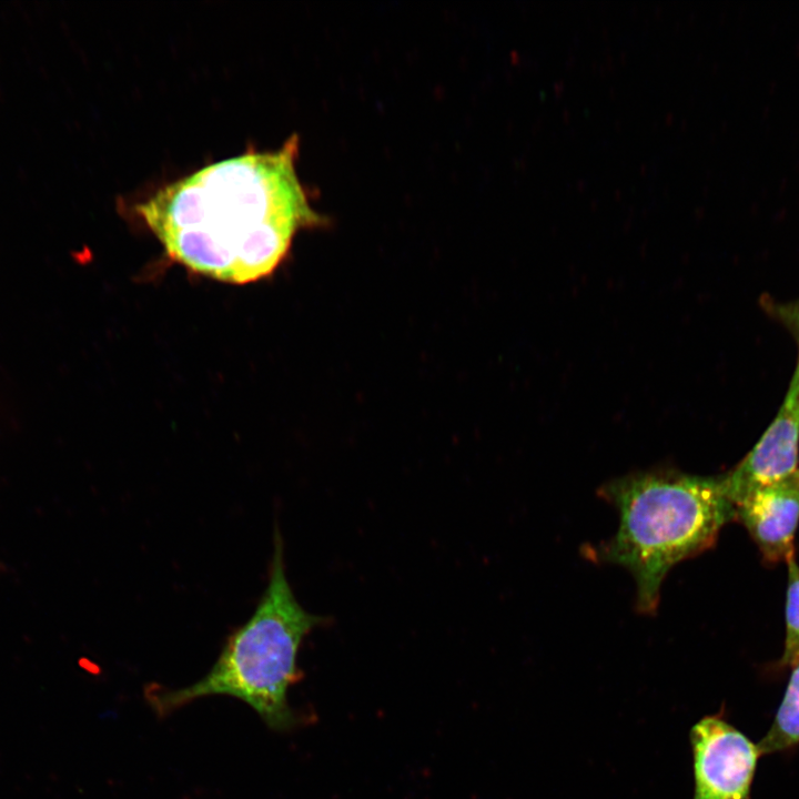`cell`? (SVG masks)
<instances>
[{
	"mask_svg": "<svg viewBox=\"0 0 799 799\" xmlns=\"http://www.w3.org/2000/svg\"><path fill=\"white\" fill-rule=\"evenodd\" d=\"M692 799H751L757 745L720 715L699 719L690 729Z\"/></svg>",
	"mask_w": 799,
	"mask_h": 799,
	"instance_id": "obj_4",
	"label": "cell"
},
{
	"mask_svg": "<svg viewBox=\"0 0 799 799\" xmlns=\"http://www.w3.org/2000/svg\"><path fill=\"white\" fill-rule=\"evenodd\" d=\"M792 671L775 720L757 744L760 756L775 754L799 744V660Z\"/></svg>",
	"mask_w": 799,
	"mask_h": 799,
	"instance_id": "obj_7",
	"label": "cell"
},
{
	"mask_svg": "<svg viewBox=\"0 0 799 799\" xmlns=\"http://www.w3.org/2000/svg\"><path fill=\"white\" fill-rule=\"evenodd\" d=\"M599 494L617 509L619 523L614 536L590 552L630 573L643 614L656 611L669 570L709 548L736 518L721 477L659 468L613 479Z\"/></svg>",
	"mask_w": 799,
	"mask_h": 799,
	"instance_id": "obj_2",
	"label": "cell"
},
{
	"mask_svg": "<svg viewBox=\"0 0 799 799\" xmlns=\"http://www.w3.org/2000/svg\"><path fill=\"white\" fill-rule=\"evenodd\" d=\"M299 140L276 151L246 152L159 189L136 212L166 254L225 283L270 275L295 234L326 223L296 173Z\"/></svg>",
	"mask_w": 799,
	"mask_h": 799,
	"instance_id": "obj_1",
	"label": "cell"
},
{
	"mask_svg": "<svg viewBox=\"0 0 799 799\" xmlns=\"http://www.w3.org/2000/svg\"><path fill=\"white\" fill-rule=\"evenodd\" d=\"M788 586L786 598V641L781 664L792 667L799 660V565L793 552L786 558Z\"/></svg>",
	"mask_w": 799,
	"mask_h": 799,
	"instance_id": "obj_8",
	"label": "cell"
},
{
	"mask_svg": "<svg viewBox=\"0 0 799 799\" xmlns=\"http://www.w3.org/2000/svg\"><path fill=\"white\" fill-rule=\"evenodd\" d=\"M783 406L799 421V361Z\"/></svg>",
	"mask_w": 799,
	"mask_h": 799,
	"instance_id": "obj_9",
	"label": "cell"
},
{
	"mask_svg": "<svg viewBox=\"0 0 799 799\" xmlns=\"http://www.w3.org/2000/svg\"><path fill=\"white\" fill-rule=\"evenodd\" d=\"M736 517L767 560H786L793 552L792 542L799 522V469L782 481L750 493L736 505Z\"/></svg>",
	"mask_w": 799,
	"mask_h": 799,
	"instance_id": "obj_6",
	"label": "cell"
},
{
	"mask_svg": "<svg viewBox=\"0 0 799 799\" xmlns=\"http://www.w3.org/2000/svg\"><path fill=\"white\" fill-rule=\"evenodd\" d=\"M326 623V617L311 614L296 599L276 529L267 585L251 617L227 636L211 669L186 687L149 686L145 699L158 716L164 717L202 697L230 696L249 705L269 728L287 730L296 724L287 692L301 678V644Z\"/></svg>",
	"mask_w": 799,
	"mask_h": 799,
	"instance_id": "obj_3",
	"label": "cell"
},
{
	"mask_svg": "<svg viewBox=\"0 0 799 799\" xmlns=\"http://www.w3.org/2000/svg\"><path fill=\"white\" fill-rule=\"evenodd\" d=\"M799 421L783 405L759 442L737 467L721 477L736 506L754 490L782 481L798 468Z\"/></svg>",
	"mask_w": 799,
	"mask_h": 799,
	"instance_id": "obj_5",
	"label": "cell"
}]
</instances>
